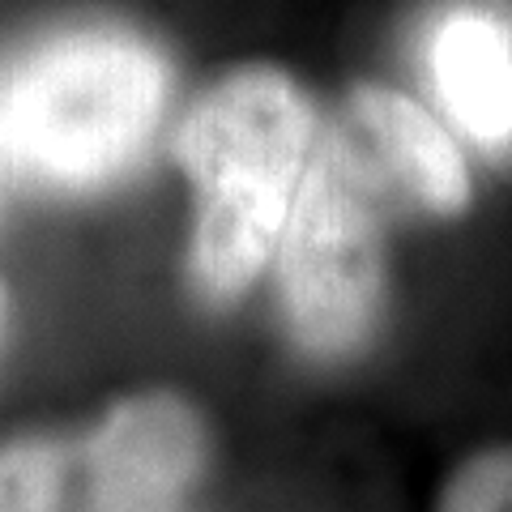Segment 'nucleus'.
<instances>
[{"mask_svg": "<svg viewBox=\"0 0 512 512\" xmlns=\"http://www.w3.org/2000/svg\"><path fill=\"white\" fill-rule=\"evenodd\" d=\"M444 111L487 150L512 146V22L491 5H453L427 39Z\"/></svg>", "mask_w": 512, "mask_h": 512, "instance_id": "5", "label": "nucleus"}, {"mask_svg": "<svg viewBox=\"0 0 512 512\" xmlns=\"http://www.w3.org/2000/svg\"><path fill=\"white\" fill-rule=\"evenodd\" d=\"M167 90L163 52L133 30H60L0 73V158L47 192L107 188L146 154Z\"/></svg>", "mask_w": 512, "mask_h": 512, "instance_id": "1", "label": "nucleus"}, {"mask_svg": "<svg viewBox=\"0 0 512 512\" xmlns=\"http://www.w3.org/2000/svg\"><path fill=\"white\" fill-rule=\"evenodd\" d=\"M9 180V167H5V158H0V184H5Z\"/></svg>", "mask_w": 512, "mask_h": 512, "instance_id": "10", "label": "nucleus"}, {"mask_svg": "<svg viewBox=\"0 0 512 512\" xmlns=\"http://www.w3.org/2000/svg\"><path fill=\"white\" fill-rule=\"evenodd\" d=\"M316 150V111L278 69H239L201 94L175 133L197 197L192 282L231 303L274 256Z\"/></svg>", "mask_w": 512, "mask_h": 512, "instance_id": "2", "label": "nucleus"}, {"mask_svg": "<svg viewBox=\"0 0 512 512\" xmlns=\"http://www.w3.org/2000/svg\"><path fill=\"white\" fill-rule=\"evenodd\" d=\"M5 329H9V295H5V282H0V346H5Z\"/></svg>", "mask_w": 512, "mask_h": 512, "instance_id": "9", "label": "nucleus"}, {"mask_svg": "<svg viewBox=\"0 0 512 512\" xmlns=\"http://www.w3.org/2000/svg\"><path fill=\"white\" fill-rule=\"evenodd\" d=\"M73 457L60 440L30 436L0 448V512H69Z\"/></svg>", "mask_w": 512, "mask_h": 512, "instance_id": "7", "label": "nucleus"}, {"mask_svg": "<svg viewBox=\"0 0 512 512\" xmlns=\"http://www.w3.org/2000/svg\"><path fill=\"white\" fill-rule=\"evenodd\" d=\"M436 512H512V444L461 461L448 474Z\"/></svg>", "mask_w": 512, "mask_h": 512, "instance_id": "8", "label": "nucleus"}, {"mask_svg": "<svg viewBox=\"0 0 512 512\" xmlns=\"http://www.w3.org/2000/svg\"><path fill=\"white\" fill-rule=\"evenodd\" d=\"M380 175L355 133H316L278 239V295L295 346L312 359H355L384 316Z\"/></svg>", "mask_w": 512, "mask_h": 512, "instance_id": "3", "label": "nucleus"}, {"mask_svg": "<svg viewBox=\"0 0 512 512\" xmlns=\"http://www.w3.org/2000/svg\"><path fill=\"white\" fill-rule=\"evenodd\" d=\"M350 124L380 184L406 192L427 214H461L470 201V171L453 137L397 90L363 86L350 99Z\"/></svg>", "mask_w": 512, "mask_h": 512, "instance_id": "6", "label": "nucleus"}, {"mask_svg": "<svg viewBox=\"0 0 512 512\" xmlns=\"http://www.w3.org/2000/svg\"><path fill=\"white\" fill-rule=\"evenodd\" d=\"M205 461L210 436L184 397H128L82 448L86 512H180Z\"/></svg>", "mask_w": 512, "mask_h": 512, "instance_id": "4", "label": "nucleus"}]
</instances>
